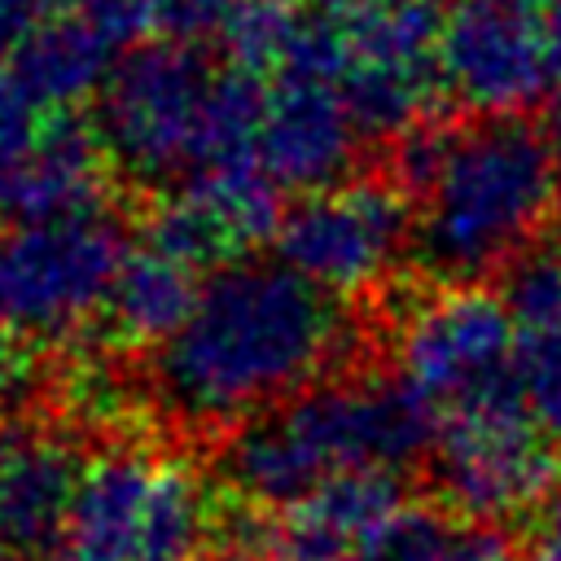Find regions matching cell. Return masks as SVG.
Segmentation results:
<instances>
[{
	"label": "cell",
	"instance_id": "d4e9b609",
	"mask_svg": "<svg viewBox=\"0 0 561 561\" xmlns=\"http://www.w3.org/2000/svg\"><path fill=\"white\" fill-rule=\"evenodd\" d=\"M0 228H4V219H0Z\"/></svg>",
	"mask_w": 561,
	"mask_h": 561
},
{
	"label": "cell",
	"instance_id": "ac0fdd59",
	"mask_svg": "<svg viewBox=\"0 0 561 561\" xmlns=\"http://www.w3.org/2000/svg\"><path fill=\"white\" fill-rule=\"evenodd\" d=\"M202 267L180 259L175 250L158 245L153 237L131 241L110 302H105V329L123 346H149L158 351L193 311L197 289H202Z\"/></svg>",
	"mask_w": 561,
	"mask_h": 561
},
{
	"label": "cell",
	"instance_id": "ba28073f",
	"mask_svg": "<svg viewBox=\"0 0 561 561\" xmlns=\"http://www.w3.org/2000/svg\"><path fill=\"white\" fill-rule=\"evenodd\" d=\"M329 70L359 131H416L438 75L443 13L434 0H346L316 9Z\"/></svg>",
	"mask_w": 561,
	"mask_h": 561
},
{
	"label": "cell",
	"instance_id": "8992f818",
	"mask_svg": "<svg viewBox=\"0 0 561 561\" xmlns=\"http://www.w3.org/2000/svg\"><path fill=\"white\" fill-rule=\"evenodd\" d=\"M131 250L118 215L96 202L0 228V337L61 342L105 316L114 276Z\"/></svg>",
	"mask_w": 561,
	"mask_h": 561
},
{
	"label": "cell",
	"instance_id": "9a60e30c",
	"mask_svg": "<svg viewBox=\"0 0 561 561\" xmlns=\"http://www.w3.org/2000/svg\"><path fill=\"white\" fill-rule=\"evenodd\" d=\"M504 302L513 316V373L530 421L561 443V250L513 263Z\"/></svg>",
	"mask_w": 561,
	"mask_h": 561
},
{
	"label": "cell",
	"instance_id": "8fae6325",
	"mask_svg": "<svg viewBox=\"0 0 561 561\" xmlns=\"http://www.w3.org/2000/svg\"><path fill=\"white\" fill-rule=\"evenodd\" d=\"M434 482L460 517L500 522L539 508L557 482L552 438L513 403L443 416L430 438Z\"/></svg>",
	"mask_w": 561,
	"mask_h": 561
},
{
	"label": "cell",
	"instance_id": "52a82bcc",
	"mask_svg": "<svg viewBox=\"0 0 561 561\" xmlns=\"http://www.w3.org/2000/svg\"><path fill=\"white\" fill-rule=\"evenodd\" d=\"M394 377L416 394L434 425L469 408L522 403L504 294H491L478 280H451L425 294L403 316Z\"/></svg>",
	"mask_w": 561,
	"mask_h": 561
},
{
	"label": "cell",
	"instance_id": "3957f363",
	"mask_svg": "<svg viewBox=\"0 0 561 561\" xmlns=\"http://www.w3.org/2000/svg\"><path fill=\"white\" fill-rule=\"evenodd\" d=\"M263 79L215 66L193 39H140L96 96L101 149L145 184H188L259 162Z\"/></svg>",
	"mask_w": 561,
	"mask_h": 561
},
{
	"label": "cell",
	"instance_id": "603a6c76",
	"mask_svg": "<svg viewBox=\"0 0 561 561\" xmlns=\"http://www.w3.org/2000/svg\"><path fill=\"white\" fill-rule=\"evenodd\" d=\"M0 561H22V557H4V552H0Z\"/></svg>",
	"mask_w": 561,
	"mask_h": 561
},
{
	"label": "cell",
	"instance_id": "277c9868",
	"mask_svg": "<svg viewBox=\"0 0 561 561\" xmlns=\"http://www.w3.org/2000/svg\"><path fill=\"white\" fill-rule=\"evenodd\" d=\"M430 438L434 421L399 377H337L245 421L224 447V478L254 508L280 513L329 482L399 473Z\"/></svg>",
	"mask_w": 561,
	"mask_h": 561
},
{
	"label": "cell",
	"instance_id": "9c48e42d",
	"mask_svg": "<svg viewBox=\"0 0 561 561\" xmlns=\"http://www.w3.org/2000/svg\"><path fill=\"white\" fill-rule=\"evenodd\" d=\"M412 241V197L399 180L377 175H342L311 188L276 224V259L333 298L386 285Z\"/></svg>",
	"mask_w": 561,
	"mask_h": 561
},
{
	"label": "cell",
	"instance_id": "e0dca14e",
	"mask_svg": "<svg viewBox=\"0 0 561 561\" xmlns=\"http://www.w3.org/2000/svg\"><path fill=\"white\" fill-rule=\"evenodd\" d=\"M114 48L118 39L96 18L83 9H57L31 22V31L9 53V70L39 110H61L105 83L118 61Z\"/></svg>",
	"mask_w": 561,
	"mask_h": 561
},
{
	"label": "cell",
	"instance_id": "ffe728a7",
	"mask_svg": "<svg viewBox=\"0 0 561 561\" xmlns=\"http://www.w3.org/2000/svg\"><path fill=\"white\" fill-rule=\"evenodd\" d=\"M526 561H561V486L535 508Z\"/></svg>",
	"mask_w": 561,
	"mask_h": 561
},
{
	"label": "cell",
	"instance_id": "7c38bea8",
	"mask_svg": "<svg viewBox=\"0 0 561 561\" xmlns=\"http://www.w3.org/2000/svg\"><path fill=\"white\" fill-rule=\"evenodd\" d=\"M355 131L359 123L329 75L324 53L263 79L259 162L276 188L311 193L342 180V167L355 153Z\"/></svg>",
	"mask_w": 561,
	"mask_h": 561
},
{
	"label": "cell",
	"instance_id": "7a4b0ae2",
	"mask_svg": "<svg viewBox=\"0 0 561 561\" xmlns=\"http://www.w3.org/2000/svg\"><path fill=\"white\" fill-rule=\"evenodd\" d=\"M399 184L412 197L416 245L451 280H478L526 259L561 206V149L522 114H473L456 127L408 131Z\"/></svg>",
	"mask_w": 561,
	"mask_h": 561
},
{
	"label": "cell",
	"instance_id": "30bf717a",
	"mask_svg": "<svg viewBox=\"0 0 561 561\" xmlns=\"http://www.w3.org/2000/svg\"><path fill=\"white\" fill-rule=\"evenodd\" d=\"M438 75L469 114L513 118L557 88L561 9L543 0H451Z\"/></svg>",
	"mask_w": 561,
	"mask_h": 561
},
{
	"label": "cell",
	"instance_id": "6da1fadb",
	"mask_svg": "<svg viewBox=\"0 0 561 561\" xmlns=\"http://www.w3.org/2000/svg\"><path fill=\"white\" fill-rule=\"evenodd\" d=\"M342 351V298L280 259H228L206 272L193 311L153 351L149 381L180 425L241 430L316 386Z\"/></svg>",
	"mask_w": 561,
	"mask_h": 561
},
{
	"label": "cell",
	"instance_id": "5bb4252c",
	"mask_svg": "<svg viewBox=\"0 0 561 561\" xmlns=\"http://www.w3.org/2000/svg\"><path fill=\"white\" fill-rule=\"evenodd\" d=\"M399 508H408L399 473H355L267 517L250 552L254 561H355Z\"/></svg>",
	"mask_w": 561,
	"mask_h": 561
},
{
	"label": "cell",
	"instance_id": "44dd1931",
	"mask_svg": "<svg viewBox=\"0 0 561 561\" xmlns=\"http://www.w3.org/2000/svg\"><path fill=\"white\" fill-rule=\"evenodd\" d=\"M22 373H26V359L13 351V337H0V399H9L22 386Z\"/></svg>",
	"mask_w": 561,
	"mask_h": 561
},
{
	"label": "cell",
	"instance_id": "4fadbf2b",
	"mask_svg": "<svg viewBox=\"0 0 561 561\" xmlns=\"http://www.w3.org/2000/svg\"><path fill=\"white\" fill-rule=\"evenodd\" d=\"M83 465L70 434L39 421H0V552L31 561L66 539Z\"/></svg>",
	"mask_w": 561,
	"mask_h": 561
},
{
	"label": "cell",
	"instance_id": "2e32d148",
	"mask_svg": "<svg viewBox=\"0 0 561 561\" xmlns=\"http://www.w3.org/2000/svg\"><path fill=\"white\" fill-rule=\"evenodd\" d=\"M101 140L48 118L9 158H0V219L57 215L101 202Z\"/></svg>",
	"mask_w": 561,
	"mask_h": 561
},
{
	"label": "cell",
	"instance_id": "7402d4cb",
	"mask_svg": "<svg viewBox=\"0 0 561 561\" xmlns=\"http://www.w3.org/2000/svg\"><path fill=\"white\" fill-rule=\"evenodd\" d=\"M552 105H557V127H561V75H557V88H552Z\"/></svg>",
	"mask_w": 561,
	"mask_h": 561
},
{
	"label": "cell",
	"instance_id": "5b68a950",
	"mask_svg": "<svg viewBox=\"0 0 561 561\" xmlns=\"http://www.w3.org/2000/svg\"><path fill=\"white\" fill-rule=\"evenodd\" d=\"M206 539L210 491L184 456L114 443L83 465L66 526L70 561H197Z\"/></svg>",
	"mask_w": 561,
	"mask_h": 561
},
{
	"label": "cell",
	"instance_id": "d6986e66",
	"mask_svg": "<svg viewBox=\"0 0 561 561\" xmlns=\"http://www.w3.org/2000/svg\"><path fill=\"white\" fill-rule=\"evenodd\" d=\"M355 561H522L517 548L473 517L438 508H399Z\"/></svg>",
	"mask_w": 561,
	"mask_h": 561
},
{
	"label": "cell",
	"instance_id": "cb8c5ba5",
	"mask_svg": "<svg viewBox=\"0 0 561 561\" xmlns=\"http://www.w3.org/2000/svg\"><path fill=\"white\" fill-rule=\"evenodd\" d=\"M557 219H561V206H557Z\"/></svg>",
	"mask_w": 561,
	"mask_h": 561
}]
</instances>
